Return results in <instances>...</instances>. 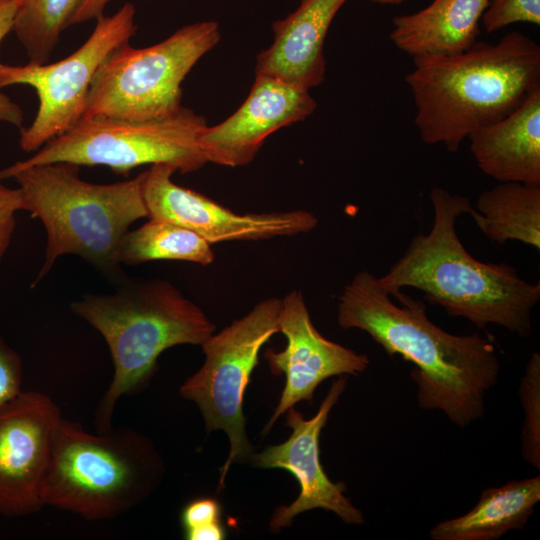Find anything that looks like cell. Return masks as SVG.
<instances>
[{"mask_svg": "<svg viewBox=\"0 0 540 540\" xmlns=\"http://www.w3.org/2000/svg\"><path fill=\"white\" fill-rule=\"evenodd\" d=\"M430 200L434 218L429 233L411 240L387 273L377 277L380 284L389 293L416 288L449 316L465 318L482 329L496 324L528 337L540 283L527 282L506 263L479 261L465 249L455 225L473 208L467 197L434 187Z\"/></svg>", "mask_w": 540, "mask_h": 540, "instance_id": "cell-2", "label": "cell"}, {"mask_svg": "<svg viewBox=\"0 0 540 540\" xmlns=\"http://www.w3.org/2000/svg\"><path fill=\"white\" fill-rule=\"evenodd\" d=\"M110 1L111 0H85L75 14L72 25L93 19L97 20L99 17L103 16V11Z\"/></svg>", "mask_w": 540, "mask_h": 540, "instance_id": "cell-28", "label": "cell"}, {"mask_svg": "<svg viewBox=\"0 0 540 540\" xmlns=\"http://www.w3.org/2000/svg\"><path fill=\"white\" fill-rule=\"evenodd\" d=\"M181 524L188 540H222L221 506L213 498H198L188 503L181 513Z\"/></svg>", "mask_w": 540, "mask_h": 540, "instance_id": "cell-24", "label": "cell"}, {"mask_svg": "<svg viewBox=\"0 0 540 540\" xmlns=\"http://www.w3.org/2000/svg\"><path fill=\"white\" fill-rule=\"evenodd\" d=\"M519 395L524 408L521 452L527 463L540 469V355L532 353L521 378Z\"/></svg>", "mask_w": 540, "mask_h": 540, "instance_id": "cell-23", "label": "cell"}, {"mask_svg": "<svg viewBox=\"0 0 540 540\" xmlns=\"http://www.w3.org/2000/svg\"><path fill=\"white\" fill-rule=\"evenodd\" d=\"M23 210L19 188H8L0 183V262L4 257L15 229V213Z\"/></svg>", "mask_w": 540, "mask_h": 540, "instance_id": "cell-27", "label": "cell"}, {"mask_svg": "<svg viewBox=\"0 0 540 540\" xmlns=\"http://www.w3.org/2000/svg\"><path fill=\"white\" fill-rule=\"evenodd\" d=\"M479 169L498 182L540 185V89L506 117L473 132Z\"/></svg>", "mask_w": 540, "mask_h": 540, "instance_id": "cell-17", "label": "cell"}, {"mask_svg": "<svg viewBox=\"0 0 540 540\" xmlns=\"http://www.w3.org/2000/svg\"><path fill=\"white\" fill-rule=\"evenodd\" d=\"M177 172L159 163L143 172L142 196L148 218L172 222L190 229L211 245L224 241H256L294 236L317 226L306 210L271 213H236L191 189L175 184Z\"/></svg>", "mask_w": 540, "mask_h": 540, "instance_id": "cell-11", "label": "cell"}, {"mask_svg": "<svg viewBox=\"0 0 540 540\" xmlns=\"http://www.w3.org/2000/svg\"><path fill=\"white\" fill-rule=\"evenodd\" d=\"M211 244L194 231L178 224L149 219L122 237L118 262L136 265L154 260H181L203 266L214 261Z\"/></svg>", "mask_w": 540, "mask_h": 540, "instance_id": "cell-21", "label": "cell"}, {"mask_svg": "<svg viewBox=\"0 0 540 540\" xmlns=\"http://www.w3.org/2000/svg\"><path fill=\"white\" fill-rule=\"evenodd\" d=\"M62 418L39 391H21L0 408V516L25 517L45 507L42 484Z\"/></svg>", "mask_w": 540, "mask_h": 540, "instance_id": "cell-12", "label": "cell"}, {"mask_svg": "<svg viewBox=\"0 0 540 540\" xmlns=\"http://www.w3.org/2000/svg\"><path fill=\"white\" fill-rule=\"evenodd\" d=\"M281 305L282 299L263 300L248 314L208 337L201 344L203 365L180 386V395L200 409L207 431L220 429L228 436L230 451L221 468L219 488L234 462L253 455L245 429L244 394L262 346L279 332Z\"/></svg>", "mask_w": 540, "mask_h": 540, "instance_id": "cell-9", "label": "cell"}, {"mask_svg": "<svg viewBox=\"0 0 540 540\" xmlns=\"http://www.w3.org/2000/svg\"><path fill=\"white\" fill-rule=\"evenodd\" d=\"M163 473L160 456L140 432L122 425L91 433L62 418L55 430L41 498L88 521L112 519L140 504Z\"/></svg>", "mask_w": 540, "mask_h": 540, "instance_id": "cell-6", "label": "cell"}, {"mask_svg": "<svg viewBox=\"0 0 540 540\" xmlns=\"http://www.w3.org/2000/svg\"><path fill=\"white\" fill-rule=\"evenodd\" d=\"M348 0H301L286 18L273 23L274 41L257 56L255 74L282 79L310 90L326 72L323 46L329 27Z\"/></svg>", "mask_w": 540, "mask_h": 540, "instance_id": "cell-16", "label": "cell"}, {"mask_svg": "<svg viewBox=\"0 0 540 540\" xmlns=\"http://www.w3.org/2000/svg\"><path fill=\"white\" fill-rule=\"evenodd\" d=\"M206 126L203 116L185 107L178 114L159 120L82 118L30 158L0 171L67 162L78 166H107L127 176L138 166L165 163L185 174L208 162L200 146V136Z\"/></svg>", "mask_w": 540, "mask_h": 540, "instance_id": "cell-8", "label": "cell"}, {"mask_svg": "<svg viewBox=\"0 0 540 540\" xmlns=\"http://www.w3.org/2000/svg\"><path fill=\"white\" fill-rule=\"evenodd\" d=\"M413 65L406 82L420 138L450 152L540 89V46L518 31L458 55L414 57Z\"/></svg>", "mask_w": 540, "mask_h": 540, "instance_id": "cell-3", "label": "cell"}, {"mask_svg": "<svg viewBox=\"0 0 540 540\" xmlns=\"http://www.w3.org/2000/svg\"><path fill=\"white\" fill-rule=\"evenodd\" d=\"M219 40L218 24L202 21L146 48L121 44L99 66L82 118L148 121L178 114L183 80Z\"/></svg>", "mask_w": 540, "mask_h": 540, "instance_id": "cell-7", "label": "cell"}, {"mask_svg": "<svg viewBox=\"0 0 540 540\" xmlns=\"http://www.w3.org/2000/svg\"><path fill=\"white\" fill-rule=\"evenodd\" d=\"M13 31L30 62L46 63L85 0H18Z\"/></svg>", "mask_w": 540, "mask_h": 540, "instance_id": "cell-22", "label": "cell"}, {"mask_svg": "<svg viewBox=\"0 0 540 540\" xmlns=\"http://www.w3.org/2000/svg\"><path fill=\"white\" fill-rule=\"evenodd\" d=\"M316 105L308 89L273 76L255 74L243 104L223 122L206 126L200 146L208 162L246 166L269 135L304 120Z\"/></svg>", "mask_w": 540, "mask_h": 540, "instance_id": "cell-15", "label": "cell"}, {"mask_svg": "<svg viewBox=\"0 0 540 540\" xmlns=\"http://www.w3.org/2000/svg\"><path fill=\"white\" fill-rule=\"evenodd\" d=\"M346 383L345 375L333 382L318 412L311 419H304L300 412L289 408L286 424L292 429L290 437L279 445L251 456L257 467L289 471L300 486L296 500L288 506L278 507L273 513L269 524L272 530L289 526L298 514L316 508L335 513L345 523L364 522L362 512L345 496L343 484L332 482L320 462V434Z\"/></svg>", "mask_w": 540, "mask_h": 540, "instance_id": "cell-13", "label": "cell"}, {"mask_svg": "<svg viewBox=\"0 0 540 540\" xmlns=\"http://www.w3.org/2000/svg\"><path fill=\"white\" fill-rule=\"evenodd\" d=\"M18 3V0H5L0 2V43L10 31H13ZM2 65L3 64L0 63V68Z\"/></svg>", "mask_w": 540, "mask_h": 540, "instance_id": "cell-29", "label": "cell"}, {"mask_svg": "<svg viewBox=\"0 0 540 540\" xmlns=\"http://www.w3.org/2000/svg\"><path fill=\"white\" fill-rule=\"evenodd\" d=\"M135 15V6L126 3L113 15L99 17L89 38L60 61L1 66L0 89L29 85L38 96L36 116L31 125L21 131L19 145L23 151L39 150L81 120L99 66L111 51L129 42L135 34Z\"/></svg>", "mask_w": 540, "mask_h": 540, "instance_id": "cell-10", "label": "cell"}, {"mask_svg": "<svg viewBox=\"0 0 540 540\" xmlns=\"http://www.w3.org/2000/svg\"><path fill=\"white\" fill-rule=\"evenodd\" d=\"M490 0H433L424 9L393 19L390 39L414 57L454 56L477 42Z\"/></svg>", "mask_w": 540, "mask_h": 540, "instance_id": "cell-18", "label": "cell"}, {"mask_svg": "<svg viewBox=\"0 0 540 540\" xmlns=\"http://www.w3.org/2000/svg\"><path fill=\"white\" fill-rule=\"evenodd\" d=\"M79 167L55 162L0 171V181L11 177L17 181L23 210L39 218L46 229L44 261L33 285L66 254L80 256L115 282L127 279L117 250L130 225L148 217L143 172L130 180L93 184L79 177Z\"/></svg>", "mask_w": 540, "mask_h": 540, "instance_id": "cell-4", "label": "cell"}, {"mask_svg": "<svg viewBox=\"0 0 540 540\" xmlns=\"http://www.w3.org/2000/svg\"><path fill=\"white\" fill-rule=\"evenodd\" d=\"M1 1H5V0H0V2H1Z\"/></svg>", "mask_w": 540, "mask_h": 540, "instance_id": "cell-32", "label": "cell"}, {"mask_svg": "<svg viewBox=\"0 0 540 540\" xmlns=\"http://www.w3.org/2000/svg\"><path fill=\"white\" fill-rule=\"evenodd\" d=\"M22 378L21 357L0 334V408L22 391Z\"/></svg>", "mask_w": 540, "mask_h": 540, "instance_id": "cell-26", "label": "cell"}, {"mask_svg": "<svg viewBox=\"0 0 540 540\" xmlns=\"http://www.w3.org/2000/svg\"><path fill=\"white\" fill-rule=\"evenodd\" d=\"M374 3L383 4V5H399L404 3L407 0H369Z\"/></svg>", "mask_w": 540, "mask_h": 540, "instance_id": "cell-31", "label": "cell"}, {"mask_svg": "<svg viewBox=\"0 0 540 540\" xmlns=\"http://www.w3.org/2000/svg\"><path fill=\"white\" fill-rule=\"evenodd\" d=\"M337 322L343 329L368 333L390 356L413 363L411 377L421 409L441 411L460 428L483 416L485 396L500 372L489 339L444 331L429 320L423 302L400 290L389 293L368 270L345 285Z\"/></svg>", "mask_w": 540, "mask_h": 540, "instance_id": "cell-1", "label": "cell"}, {"mask_svg": "<svg viewBox=\"0 0 540 540\" xmlns=\"http://www.w3.org/2000/svg\"><path fill=\"white\" fill-rule=\"evenodd\" d=\"M469 214L495 243L515 240L540 249V185L499 182L479 195Z\"/></svg>", "mask_w": 540, "mask_h": 540, "instance_id": "cell-20", "label": "cell"}, {"mask_svg": "<svg viewBox=\"0 0 540 540\" xmlns=\"http://www.w3.org/2000/svg\"><path fill=\"white\" fill-rule=\"evenodd\" d=\"M23 119V111L20 106L0 92V121L21 127Z\"/></svg>", "mask_w": 540, "mask_h": 540, "instance_id": "cell-30", "label": "cell"}, {"mask_svg": "<svg viewBox=\"0 0 540 540\" xmlns=\"http://www.w3.org/2000/svg\"><path fill=\"white\" fill-rule=\"evenodd\" d=\"M279 332L287 339L286 348L268 349L264 357L275 374H284L280 401L263 432L299 401H311L317 386L332 376L364 372L369 358L325 338L313 325L303 295L292 290L282 299Z\"/></svg>", "mask_w": 540, "mask_h": 540, "instance_id": "cell-14", "label": "cell"}, {"mask_svg": "<svg viewBox=\"0 0 540 540\" xmlns=\"http://www.w3.org/2000/svg\"><path fill=\"white\" fill-rule=\"evenodd\" d=\"M487 32L514 23L540 25V0H490L481 17Z\"/></svg>", "mask_w": 540, "mask_h": 540, "instance_id": "cell-25", "label": "cell"}, {"mask_svg": "<svg viewBox=\"0 0 540 540\" xmlns=\"http://www.w3.org/2000/svg\"><path fill=\"white\" fill-rule=\"evenodd\" d=\"M71 310L103 336L113 361L112 381L94 414L97 432L113 427L117 402L147 384L162 352L201 345L215 330L200 307L161 279H126L116 292L86 295Z\"/></svg>", "mask_w": 540, "mask_h": 540, "instance_id": "cell-5", "label": "cell"}, {"mask_svg": "<svg viewBox=\"0 0 540 540\" xmlns=\"http://www.w3.org/2000/svg\"><path fill=\"white\" fill-rule=\"evenodd\" d=\"M540 500V477L512 480L484 490L466 514L439 522L432 540H495L522 529Z\"/></svg>", "mask_w": 540, "mask_h": 540, "instance_id": "cell-19", "label": "cell"}]
</instances>
